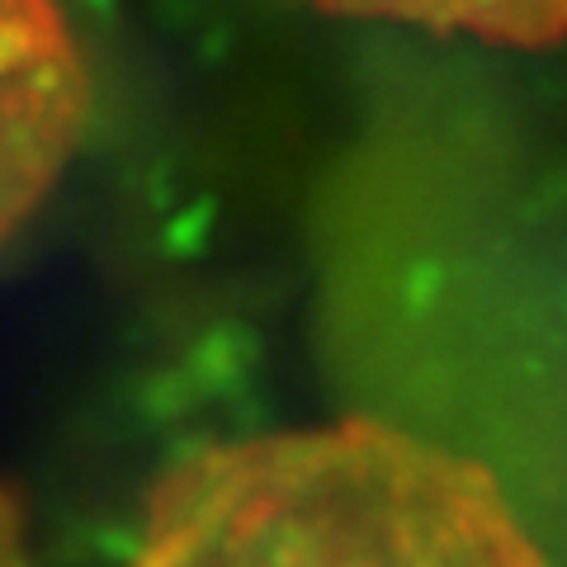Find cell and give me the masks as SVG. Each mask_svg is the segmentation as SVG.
<instances>
[{"label": "cell", "mask_w": 567, "mask_h": 567, "mask_svg": "<svg viewBox=\"0 0 567 567\" xmlns=\"http://www.w3.org/2000/svg\"><path fill=\"white\" fill-rule=\"evenodd\" d=\"M0 567H33L24 511L14 502L10 487H0Z\"/></svg>", "instance_id": "4"}, {"label": "cell", "mask_w": 567, "mask_h": 567, "mask_svg": "<svg viewBox=\"0 0 567 567\" xmlns=\"http://www.w3.org/2000/svg\"><path fill=\"white\" fill-rule=\"evenodd\" d=\"M350 20H398L435 33H473L483 43L548 48L567 39V0H308Z\"/></svg>", "instance_id": "3"}, {"label": "cell", "mask_w": 567, "mask_h": 567, "mask_svg": "<svg viewBox=\"0 0 567 567\" xmlns=\"http://www.w3.org/2000/svg\"><path fill=\"white\" fill-rule=\"evenodd\" d=\"M133 567H548L502 483L379 421L208 445L152 487Z\"/></svg>", "instance_id": "1"}, {"label": "cell", "mask_w": 567, "mask_h": 567, "mask_svg": "<svg viewBox=\"0 0 567 567\" xmlns=\"http://www.w3.org/2000/svg\"><path fill=\"white\" fill-rule=\"evenodd\" d=\"M85 118L91 76L58 0H0V241L58 189Z\"/></svg>", "instance_id": "2"}]
</instances>
